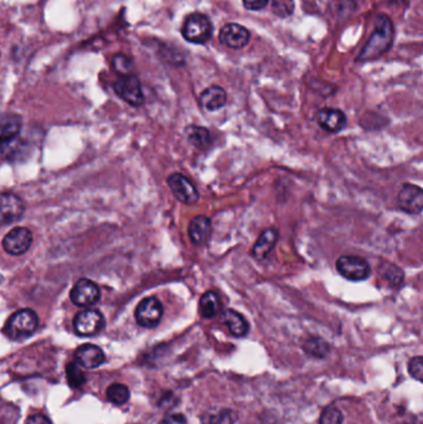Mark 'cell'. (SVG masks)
<instances>
[{
    "mask_svg": "<svg viewBox=\"0 0 423 424\" xmlns=\"http://www.w3.org/2000/svg\"><path fill=\"white\" fill-rule=\"evenodd\" d=\"M394 36H395V30L390 18L385 14L377 15L375 20V30L371 34L370 39L367 40L365 46L362 47V51L357 56V61L377 60L379 57L390 50V47L394 44Z\"/></svg>",
    "mask_w": 423,
    "mask_h": 424,
    "instance_id": "1",
    "label": "cell"
},
{
    "mask_svg": "<svg viewBox=\"0 0 423 424\" xmlns=\"http://www.w3.org/2000/svg\"><path fill=\"white\" fill-rule=\"evenodd\" d=\"M38 314L31 309H21L10 316L4 328V333L9 339L20 341L28 339L38 328Z\"/></svg>",
    "mask_w": 423,
    "mask_h": 424,
    "instance_id": "2",
    "label": "cell"
},
{
    "mask_svg": "<svg viewBox=\"0 0 423 424\" xmlns=\"http://www.w3.org/2000/svg\"><path fill=\"white\" fill-rule=\"evenodd\" d=\"M214 33L213 23L201 13H193L186 16L185 21L181 28V35L184 36L186 41L191 44H205L209 41Z\"/></svg>",
    "mask_w": 423,
    "mask_h": 424,
    "instance_id": "3",
    "label": "cell"
},
{
    "mask_svg": "<svg viewBox=\"0 0 423 424\" xmlns=\"http://www.w3.org/2000/svg\"><path fill=\"white\" fill-rule=\"evenodd\" d=\"M335 267L338 273L350 282H362L371 276L370 264L359 256H340Z\"/></svg>",
    "mask_w": 423,
    "mask_h": 424,
    "instance_id": "4",
    "label": "cell"
},
{
    "mask_svg": "<svg viewBox=\"0 0 423 424\" xmlns=\"http://www.w3.org/2000/svg\"><path fill=\"white\" fill-rule=\"evenodd\" d=\"M171 193L179 203L184 205H195L200 200V193L195 185L193 184L185 175L174 173L167 179Z\"/></svg>",
    "mask_w": 423,
    "mask_h": 424,
    "instance_id": "5",
    "label": "cell"
},
{
    "mask_svg": "<svg viewBox=\"0 0 423 424\" xmlns=\"http://www.w3.org/2000/svg\"><path fill=\"white\" fill-rule=\"evenodd\" d=\"M163 314H164L163 304L156 297L143 299L136 308V313H134L136 320L139 325L147 329L156 328L162 320Z\"/></svg>",
    "mask_w": 423,
    "mask_h": 424,
    "instance_id": "6",
    "label": "cell"
},
{
    "mask_svg": "<svg viewBox=\"0 0 423 424\" xmlns=\"http://www.w3.org/2000/svg\"><path fill=\"white\" fill-rule=\"evenodd\" d=\"M113 89L117 96L131 106L139 107L144 104L142 85L137 76H122L118 81H116Z\"/></svg>",
    "mask_w": 423,
    "mask_h": 424,
    "instance_id": "7",
    "label": "cell"
},
{
    "mask_svg": "<svg viewBox=\"0 0 423 424\" xmlns=\"http://www.w3.org/2000/svg\"><path fill=\"white\" fill-rule=\"evenodd\" d=\"M397 205L401 211L409 215H419L423 208V190L419 185L404 183L397 195Z\"/></svg>",
    "mask_w": 423,
    "mask_h": 424,
    "instance_id": "8",
    "label": "cell"
},
{
    "mask_svg": "<svg viewBox=\"0 0 423 424\" xmlns=\"http://www.w3.org/2000/svg\"><path fill=\"white\" fill-rule=\"evenodd\" d=\"M33 243V233L26 227H15L3 238V248L11 256L24 255Z\"/></svg>",
    "mask_w": 423,
    "mask_h": 424,
    "instance_id": "9",
    "label": "cell"
},
{
    "mask_svg": "<svg viewBox=\"0 0 423 424\" xmlns=\"http://www.w3.org/2000/svg\"><path fill=\"white\" fill-rule=\"evenodd\" d=\"M100 288L90 279H80L70 292L71 302L81 308L95 306L100 301Z\"/></svg>",
    "mask_w": 423,
    "mask_h": 424,
    "instance_id": "10",
    "label": "cell"
},
{
    "mask_svg": "<svg viewBox=\"0 0 423 424\" xmlns=\"http://www.w3.org/2000/svg\"><path fill=\"white\" fill-rule=\"evenodd\" d=\"M103 326H105V318L102 316V313L96 309H86L80 311L73 320L75 331L81 336L96 335L103 329Z\"/></svg>",
    "mask_w": 423,
    "mask_h": 424,
    "instance_id": "11",
    "label": "cell"
},
{
    "mask_svg": "<svg viewBox=\"0 0 423 424\" xmlns=\"http://www.w3.org/2000/svg\"><path fill=\"white\" fill-rule=\"evenodd\" d=\"M25 211L23 200L11 193H0V225H10L19 221Z\"/></svg>",
    "mask_w": 423,
    "mask_h": 424,
    "instance_id": "12",
    "label": "cell"
},
{
    "mask_svg": "<svg viewBox=\"0 0 423 424\" xmlns=\"http://www.w3.org/2000/svg\"><path fill=\"white\" fill-rule=\"evenodd\" d=\"M219 39L221 44H224L231 49H243L250 43L251 34L248 29L243 25L236 23L226 24L223 29L220 30Z\"/></svg>",
    "mask_w": 423,
    "mask_h": 424,
    "instance_id": "13",
    "label": "cell"
},
{
    "mask_svg": "<svg viewBox=\"0 0 423 424\" xmlns=\"http://www.w3.org/2000/svg\"><path fill=\"white\" fill-rule=\"evenodd\" d=\"M317 122L325 132L338 133L347 126V118L342 109L327 107L319 111Z\"/></svg>",
    "mask_w": 423,
    "mask_h": 424,
    "instance_id": "14",
    "label": "cell"
},
{
    "mask_svg": "<svg viewBox=\"0 0 423 424\" xmlns=\"http://www.w3.org/2000/svg\"><path fill=\"white\" fill-rule=\"evenodd\" d=\"M278 236V231L273 227L263 230L251 248V256L253 258L262 262L271 255L272 250L276 247Z\"/></svg>",
    "mask_w": 423,
    "mask_h": 424,
    "instance_id": "15",
    "label": "cell"
},
{
    "mask_svg": "<svg viewBox=\"0 0 423 424\" xmlns=\"http://www.w3.org/2000/svg\"><path fill=\"white\" fill-rule=\"evenodd\" d=\"M75 358L81 368H97L105 363V353L96 345L86 344L76 350Z\"/></svg>",
    "mask_w": 423,
    "mask_h": 424,
    "instance_id": "16",
    "label": "cell"
},
{
    "mask_svg": "<svg viewBox=\"0 0 423 424\" xmlns=\"http://www.w3.org/2000/svg\"><path fill=\"white\" fill-rule=\"evenodd\" d=\"M211 230H213V225L210 217L205 215H198L194 217L188 228L191 243L195 246L205 245L209 241Z\"/></svg>",
    "mask_w": 423,
    "mask_h": 424,
    "instance_id": "17",
    "label": "cell"
},
{
    "mask_svg": "<svg viewBox=\"0 0 423 424\" xmlns=\"http://www.w3.org/2000/svg\"><path fill=\"white\" fill-rule=\"evenodd\" d=\"M228 101L226 91L221 86H210L200 94V104L209 112L223 108Z\"/></svg>",
    "mask_w": 423,
    "mask_h": 424,
    "instance_id": "18",
    "label": "cell"
},
{
    "mask_svg": "<svg viewBox=\"0 0 423 424\" xmlns=\"http://www.w3.org/2000/svg\"><path fill=\"white\" fill-rule=\"evenodd\" d=\"M221 319L224 321L225 325L228 326L230 333L236 338H243L250 331L248 320L243 318V314L233 309H225L221 313Z\"/></svg>",
    "mask_w": 423,
    "mask_h": 424,
    "instance_id": "19",
    "label": "cell"
},
{
    "mask_svg": "<svg viewBox=\"0 0 423 424\" xmlns=\"http://www.w3.org/2000/svg\"><path fill=\"white\" fill-rule=\"evenodd\" d=\"M21 119L14 114L0 117V146L14 141L19 136Z\"/></svg>",
    "mask_w": 423,
    "mask_h": 424,
    "instance_id": "20",
    "label": "cell"
},
{
    "mask_svg": "<svg viewBox=\"0 0 423 424\" xmlns=\"http://www.w3.org/2000/svg\"><path fill=\"white\" fill-rule=\"evenodd\" d=\"M221 301L219 294L214 291L205 292L199 302V313L204 319H213L219 313Z\"/></svg>",
    "mask_w": 423,
    "mask_h": 424,
    "instance_id": "21",
    "label": "cell"
},
{
    "mask_svg": "<svg viewBox=\"0 0 423 424\" xmlns=\"http://www.w3.org/2000/svg\"><path fill=\"white\" fill-rule=\"evenodd\" d=\"M188 141L198 149H206L213 144V136L209 129L200 126H190L186 128Z\"/></svg>",
    "mask_w": 423,
    "mask_h": 424,
    "instance_id": "22",
    "label": "cell"
},
{
    "mask_svg": "<svg viewBox=\"0 0 423 424\" xmlns=\"http://www.w3.org/2000/svg\"><path fill=\"white\" fill-rule=\"evenodd\" d=\"M379 274L381 278L384 279L390 287H399L404 282V271L399 268V266L390 263V262H382L379 267Z\"/></svg>",
    "mask_w": 423,
    "mask_h": 424,
    "instance_id": "23",
    "label": "cell"
},
{
    "mask_svg": "<svg viewBox=\"0 0 423 424\" xmlns=\"http://www.w3.org/2000/svg\"><path fill=\"white\" fill-rule=\"evenodd\" d=\"M303 350L313 358H324L330 353V345L320 338H310L305 341Z\"/></svg>",
    "mask_w": 423,
    "mask_h": 424,
    "instance_id": "24",
    "label": "cell"
},
{
    "mask_svg": "<svg viewBox=\"0 0 423 424\" xmlns=\"http://www.w3.org/2000/svg\"><path fill=\"white\" fill-rule=\"evenodd\" d=\"M107 397L113 405H122L128 402L131 392H129L128 387L121 385V383H113L107 390Z\"/></svg>",
    "mask_w": 423,
    "mask_h": 424,
    "instance_id": "25",
    "label": "cell"
},
{
    "mask_svg": "<svg viewBox=\"0 0 423 424\" xmlns=\"http://www.w3.org/2000/svg\"><path fill=\"white\" fill-rule=\"evenodd\" d=\"M67 381L70 383V386L73 388H78L82 387L85 383V375L81 371L80 366L76 363H68L66 368Z\"/></svg>",
    "mask_w": 423,
    "mask_h": 424,
    "instance_id": "26",
    "label": "cell"
},
{
    "mask_svg": "<svg viewBox=\"0 0 423 424\" xmlns=\"http://www.w3.org/2000/svg\"><path fill=\"white\" fill-rule=\"evenodd\" d=\"M272 9L280 18L290 16L295 11V0H273Z\"/></svg>",
    "mask_w": 423,
    "mask_h": 424,
    "instance_id": "27",
    "label": "cell"
},
{
    "mask_svg": "<svg viewBox=\"0 0 423 424\" xmlns=\"http://www.w3.org/2000/svg\"><path fill=\"white\" fill-rule=\"evenodd\" d=\"M344 417L340 410L334 405H329L322 412L319 424H342Z\"/></svg>",
    "mask_w": 423,
    "mask_h": 424,
    "instance_id": "28",
    "label": "cell"
},
{
    "mask_svg": "<svg viewBox=\"0 0 423 424\" xmlns=\"http://www.w3.org/2000/svg\"><path fill=\"white\" fill-rule=\"evenodd\" d=\"M113 64L114 70L117 71L121 76L133 75L132 71H133V62L126 56V55H116L112 60Z\"/></svg>",
    "mask_w": 423,
    "mask_h": 424,
    "instance_id": "29",
    "label": "cell"
},
{
    "mask_svg": "<svg viewBox=\"0 0 423 424\" xmlns=\"http://www.w3.org/2000/svg\"><path fill=\"white\" fill-rule=\"evenodd\" d=\"M409 373L417 381H422L423 376V358L422 356H416L411 358L409 363Z\"/></svg>",
    "mask_w": 423,
    "mask_h": 424,
    "instance_id": "30",
    "label": "cell"
},
{
    "mask_svg": "<svg viewBox=\"0 0 423 424\" xmlns=\"http://www.w3.org/2000/svg\"><path fill=\"white\" fill-rule=\"evenodd\" d=\"M236 422V413L231 410H223L211 418V424H233Z\"/></svg>",
    "mask_w": 423,
    "mask_h": 424,
    "instance_id": "31",
    "label": "cell"
},
{
    "mask_svg": "<svg viewBox=\"0 0 423 424\" xmlns=\"http://www.w3.org/2000/svg\"><path fill=\"white\" fill-rule=\"evenodd\" d=\"M243 1L246 9L258 11V10L265 9L270 0H243Z\"/></svg>",
    "mask_w": 423,
    "mask_h": 424,
    "instance_id": "32",
    "label": "cell"
},
{
    "mask_svg": "<svg viewBox=\"0 0 423 424\" xmlns=\"http://www.w3.org/2000/svg\"><path fill=\"white\" fill-rule=\"evenodd\" d=\"M162 424H186V420L183 415H169L162 420Z\"/></svg>",
    "mask_w": 423,
    "mask_h": 424,
    "instance_id": "33",
    "label": "cell"
},
{
    "mask_svg": "<svg viewBox=\"0 0 423 424\" xmlns=\"http://www.w3.org/2000/svg\"><path fill=\"white\" fill-rule=\"evenodd\" d=\"M25 424H51V422L45 415H35L29 417Z\"/></svg>",
    "mask_w": 423,
    "mask_h": 424,
    "instance_id": "34",
    "label": "cell"
}]
</instances>
